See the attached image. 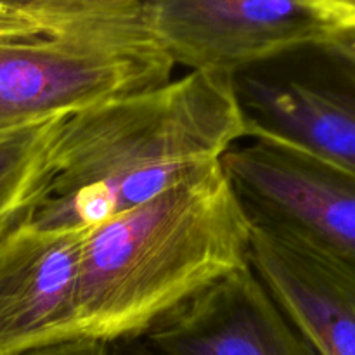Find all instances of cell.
Masks as SVG:
<instances>
[{"instance_id":"6da1fadb","label":"cell","mask_w":355,"mask_h":355,"mask_svg":"<svg viewBox=\"0 0 355 355\" xmlns=\"http://www.w3.org/2000/svg\"><path fill=\"white\" fill-rule=\"evenodd\" d=\"M248 141L236 76L189 71L66 114L44 194L28 220L83 234L222 162Z\"/></svg>"},{"instance_id":"7a4b0ae2","label":"cell","mask_w":355,"mask_h":355,"mask_svg":"<svg viewBox=\"0 0 355 355\" xmlns=\"http://www.w3.org/2000/svg\"><path fill=\"white\" fill-rule=\"evenodd\" d=\"M252 215L222 162L83 232L82 338H137L187 300L250 266Z\"/></svg>"},{"instance_id":"3957f363","label":"cell","mask_w":355,"mask_h":355,"mask_svg":"<svg viewBox=\"0 0 355 355\" xmlns=\"http://www.w3.org/2000/svg\"><path fill=\"white\" fill-rule=\"evenodd\" d=\"M142 2L0 37V134L173 78Z\"/></svg>"},{"instance_id":"277c9868","label":"cell","mask_w":355,"mask_h":355,"mask_svg":"<svg viewBox=\"0 0 355 355\" xmlns=\"http://www.w3.org/2000/svg\"><path fill=\"white\" fill-rule=\"evenodd\" d=\"M146 23L173 64L238 76L329 35L305 0H142Z\"/></svg>"},{"instance_id":"5b68a950","label":"cell","mask_w":355,"mask_h":355,"mask_svg":"<svg viewBox=\"0 0 355 355\" xmlns=\"http://www.w3.org/2000/svg\"><path fill=\"white\" fill-rule=\"evenodd\" d=\"M222 166L255 217L304 234L355 266V175L300 151L248 139Z\"/></svg>"},{"instance_id":"8992f818","label":"cell","mask_w":355,"mask_h":355,"mask_svg":"<svg viewBox=\"0 0 355 355\" xmlns=\"http://www.w3.org/2000/svg\"><path fill=\"white\" fill-rule=\"evenodd\" d=\"M82 236L21 225L0 241V355L85 340L76 307Z\"/></svg>"},{"instance_id":"52a82bcc","label":"cell","mask_w":355,"mask_h":355,"mask_svg":"<svg viewBox=\"0 0 355 355\" xmlns=\"http://www.w3.org/2000/svg\"><path fill=\"white\" fill-rule=\"evenodd\" d=\"M141 338L162 355H321L252 263L177 307Z\"/></svg>"},{"instance_id":"ba28073f","label":"cell","mask_w":355,"mask_h":355,"mask_svg":"<svg viewBox=\"0 0 355 355\" xmlns=\"http://www.w3.org/2000/svg\"><path fill=\"white\" fill-rule=\"evenodd\" d=\"M309 78L238 75L248 139L300 151L355 175V66L322 49Z\"/></svg>"},{"instance_id":"9c48e42d","label":"cell","mask_w":355,"mask_h":355,"mask_svg":"<svg viewBox=\"0 0 355 355\" xmlns=\"http://www.w3.org/2000/svg\"><path fill=\"white\" fill-rule=\"evenodd\" d=\"M252 222L250 263L288 318L321 355H355V266L284 225Z\"/></svg>"},{"instance_id":"30bf717a","label":"cell","mask_w":355,"mask_h":355,"mask_svg":"<svg viewBox=\"0 0 355 355\" xmlns=\"http://www.w3.org/2000/svg\"><path fill=\"white\" fill-rule=\"evenodd\" d=\"M61 116L0 134V241L28 224L47 182Z\"/></svg>"},{"instance_id":"8fae6325","label":"cell","mask_w":355,"mask_h":355,"mask_svg":"<svg viewBox=\"0 0 355 355\" xmlns=\"http://www.w3.org/2000/svg\"><path fill=\"white\" fill-rule=\"evenodd\" d=\"M142 0H0V37L30 33Z\"/></svg>"},{"instance_id":"7c38bea8","label":"cell","mask_w":355,"mask_h":355,"mask_svg":"<svg viewBox=\"0 0 355 355\" xmlns=\"http://www.w3.org/2000/svg\"><path fill=\"white\" fill-rule=\"evenodd\" d=\"M329 33L355 28V0H305Z\"/></svg>"},{"instance_id":"4fadbf2b","label":"cell","mask_w":355,"mask_h":355,"mask_svg":"<svg viewBox=\"0 0 355 355\" xmlns=\"http://www.w3.org/2000/svg\"><path fill=\"white\" fill-rule=\"evenodd\" d=\"M24 355H111L110 347L97 340H75V342L59 343V345L45 347V349L33 350Z\"/></svg>"},{"instance_id":"5bb4252c","label":"cell","mask_w":355,"mask_h":355,"mask_svg":"<svg viewBox=\"0 0 355 355\" xmlns=\"http://www.w3.org/2000/svg\"><path fill=\"white\" fill-rule=\"evenodd\" d=\"M318 47L355 66V28L354 30L331 31Z\"/></svg>"},{"instance_id":"9a60e30c","label":"cell","mask_w":355,"mask_h":355,"mask_svg":"<svg viewBox=\"0 0 355 355\" xmlns=\"http://www.w3.org/2000/svg\"><path fill=\"white\" fill-rule=\"evenodd\" d=\"M111 355H162L153 350L141 336L137 338H125L118 342L107 343Z\"/></svg>"}]
</instances>
